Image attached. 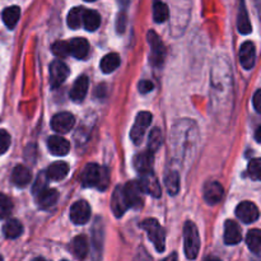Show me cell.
Returning <instances> with one entry per match:
<instances>
[{
  "mask_svg": "<svg viewBox=\"0 0 261 261\" xmlns=\"http://www.w3.org/2000/svg\"><path fill=\"white\" fill-rule=\"evenodd\" d=\"M198 129L191 120H182L173 126L172 147L173 154L180 162L189 163L195 154L198 147Z\"/></svg>",
  "mask_w": 261,
  "mask_h": 261,
  "instance_id": "6da1fadb",
  "label": "cell"
},
{
  "mask_svg": "<svg viewBox=\"0 0 261 261\" xmlns=\"http://www.w3.org/2000/svg\"><path fill=\"white\" fill-rule=\"evenodd\" d=\"M212 83H213V98L214 102L222 103L228 99L231 103L233 102V78L229 65L227 64L226 59L216 61L212 71Z\"/></svg>",
  "mask_w": 261,
  "mask_h": 261,
  "instance_id": "7a4b0ae2",
  "label": "cell"
},
{
  "mask_svg": "<svg viewBox=\"0 0 261 261\" xmlns=\"http://www.w3.org/2000/svg\"><path fill=\"white\" fill-rule=\"evenodd\" d=\"M81 181L84 188H94L103 191L109 186V171L96 163H89L82 171Z\"/></svg>",
  "mask_w": 261,
  "mask_h": 261,
  "instance_id": "3957f363",
  "label": "cell"
},
{
  "mask_svg": "<svg viewBox=\"0 0 261 261\" xmlns=\"http://www.w3.org/2000/svg\"><path fill=\"white\" fill-rule=\"evenodd\" d=\"M184 244L186 257L189 260H195L200 250V237L193 222H186L184 227Z\"/></svg>",
  "mask_w": 261,
  "mask_h": 261,
  "instance_id": "277c9868",
  "label": "cell"
},
{
  "mask_svg": "<svg viewBox=\"0 0 261 261\" xmlns=\"http://www.w3.org/2000/svg\"><path fill=\"white\" fill-rule=\"evenodd\" d=\"M140 227L144 229L145 232L148 233V237L152 241V244L154 245L155 250L158 252H163L165 251L166 247V233L163 227L158 223L157 219H145L140 223Z\"/></svg>",
  "mask_w": 261,
  "mask_h": 261,
  "instance_id": "5b68a950",
  "label": "cell"
},
{
  "mask_svg": "<svg viewBox=\"0 0 261 261\" xmlns=\"http://www.w3.org/2000/svg\"><path fill=\"white\" fill-rule=\"evenodd\" d=\"M148 43L150 46V55L149 60L150 64L155 68H160L162 66L163 61H165L166 56V47L163 45L162 40L160 38V36L154 32V31H149L148 32Z\"/></svg>",
  "mask_w": 261,
  "mask_h": 261,
  "instance_id": "8992f818",
  "label": "cell"
},
{
  "mask_svg": "<svg viewBox=\"0 0 261 261\" xmlns=\"http://www.w3.org/2000/svg\"><path fill=\"white\" fill-rule=\"evenodd\" d=\"M150 122H152V114L150 112L142 111L138 114L134 125L132 127V132H130V138H132V140L135 144H140L142 143L145 132H147Z\"/></svg>",
  "mask_w": 261,
  "mask_h": 261,
  "instance_id": "52a82bcc",
  "label": "cell"
},
{
  "mask_svg": "<svg viewBox=\"0 0 261 261\" xmlns=\"http://www.w3.org/2000/svg\"><path fill=\"white\" fill-rule=\"evenodd\" d=\"M125 200L129 208H140L143 204V190L138 181H130L126 185L122 186Z\"/></svg>",
  "mask_w": 261,
  "mask_h": 261,
  "instance_id": "ba28073f",
  "label": "cell"
},
{
  "mask_svg": "<svg viewBox=\"0 0 261 261\" xmlns=\"http://www.w3.org/2000/svg\"><path fill=\"white\" fill-rule=\"evenodd\" d=\"M236 216L244 223H254L259 219V208L251 201H244L236 208Z\"/></svg>",
  "mask_w": 261,
  "mask_h": 261,
  "instance_id": "9c48e42d",
  "label": "cell"
},
{
  "mask_svg": "<svg viewBox=\"0 0 261 261\" xmlns=\"http://www.w3.org/2000/svg\"><path fill=\"white\" fill-rule=\"evenodd\" d=\"M68 75L69 69L68 66L65 65V63H63L61 60H54L53 63L50 64L51 88H58V87H60Z\"/></svg>",
  "mask_w": 261,
  "mask_h": 261,
  "instance_id": "30bf717a",
  "label": "cell"
},
{
  "mask_svg": "<svg viewBox=\"0 0 261 261\" xmlns=\"http://www.w3.org/2000/svg\"><path fill=\"white\" fill-rule=\"evenodd\" d=\"M91 218V206L87 201L79 200L70 208V219L75 224H86Z\"/></svg>",
  "mask_w": 261,
  "mask_h": 261,
  "instance_id": "8fae6325",
  "label": "cell"
},
{
  "mask_svg": "<svg viewBox=\"0 0 261 261\" xmlns=\"http://www.w3.org/2000/svg\"><path fill=\"white\" fill-rule=\"evenodd\" d=\"M92 249H93V261H101L102 249H103V226L101 219L94 222L92 229Z\"/></svg>",
  "mask_w": 261,
  "mask_h": 261,
  "instance_id": "7c38bea8",
  "label": "cell"
},
{
  "mask_svg": "<svg viewBox=\"0 0 261 261\" xmlns=\"http://www.w3.org/2000/svg\"><path fill=\"white\" fill-rule=\"evenodd\" d=\"M142 188L143 193L149 194L153 198H160L161 196V186L160 182H158L157 177L153 172H147L140 175V180L138 181Z\"/></svg>",
  "mask_w": 261,
  "mask_h": 261,
  "instance_id": "4fadbf2b",
  "label": "cell"
},
{
  "mask_svg": "<svg viewBox=\"0 0 261 261\" xmlns=\"http://www.w3.org/2000/svg\"><path fill=\"white\" fill-rule=\"evenodd\" d=\"M255 61H256V48L254 42L246 41L240 47V63L244 69L251 70L255 66Z\"/></svg>",
  "mask_w": 261,
  "mask_h": 261,
  "instance_id": "5bb4252c",
  "label": "cell"
},
{
  "mask_svg": "<svg viewBox=\"0 0 261 261\" xmlns=\"http://www.w3.org/2000/svg\"><path fill=\"white\" fill-rule=\"evenodd\" d=\"M74 124H75V119L69 112H60V114L55 115L51 120V127L60 134H66V133L70 132Z\"/></svg>",
  "mask_w": 261,
  "mask_h": 261,
  "instance_id": "9a60e30c",
  "label": "cell"
},
{
  "mask_svg": "<svg viewBox=\"0 0 261 261\" xmlns=\"http://www.w3.org/2000/svg\"><path fill=\"white\" fill-rule=\"evenodd\" d=\"M223 198V186L219 182H208L204 188V199L211 205H216Z\"/></svg>",
  "mask_w": 261,
  "mask_h": 261,
  "instance_id": "2e32d148",
  "label": "cell"
},
{
  "mask_svg": "<svg viewBox=\"0 0 261 261\" xmlns=\"http://www.w3.org/2000/svg\"><path fill=\"white\" fill-rule=\"evenodd\" d=\"M153 162H154V158H153V153L150 152H144L137 154L134 157V168L143 175V173L147 172H153Z\"/></svg>",
  "mask_w": 261,
  "mask_h": 261,
  "instance_id": "e0dca14e",
  "label": "cell"
},
{
  "mask_svg": "<svg viewBox=\"0 0 261 261\" xmlns=\"http://www.w3.org/2000/svg\"><path fill=\"white\" fill-rule=\"evenodd\" d=\"M47 148L54 155H65L70 150V144L64 138L53 135L47 139Z\"/></svg>",
  "mask_w": 261,
  "mask_h": 261,
  "instance_id": "ac0fdd59",
  "label": "cell"
},
{
  "mask_svg": "<svg viewBox=\"0 0 261 261\" xmlns=\"http://www.w3.org/2000/svg\"><path fill=\"white\" fill-rule=\"evenodd\" d=\"M111 208L112 212H114L115 217H122V214L126 212V209L129 208L126 204V200H125L124 193H122V186H117L115 189L114 194H112L111 199Z\"/></svg>",
  "mask_w": 261,
  "mask_h": 261,
  "instance_id": "d6986e66",
  "label": "cell"
},
{
  "mask_svg": "<svg viewBox=\"0 0 261 261\" xmlns=\"http://www.w3.org/2000/svg\"><path fill=\"white\" fill-rule=\"evenodd\" d=\"M242 240L241 229L234 221H226L224 224V242L226 245H237Z\"/></svg>",
  "mask_w": 261,
  "mask_h": 261,
  "instance_id": "ffe728a7",
  "label": "cell"
},
{
  "mask_svg": "<svg viewBox=\"0 0 261 261\" xmlns=\"http://www.w3.org/2000/svg\"><path fill=\"white\" fill-rule=\"evenodd\" d=\"M237 28L242 35H249L252 31V25L250 23L247 9L245 7V0H239V13H237Z\"/></svg>",
  "mask_w": 261,
  "mask_h": 261,
  "instance_id": "44dd1931",
  "label": "cell"
},
{
  "mask_svg": "<svg viewBox=\"0 0 261 261\" xmlns=\"http://www.w3.org/2000/svg\"><path fill=\"white\" fill-rule=\"evenodd\" d=\"M89 43L86 38L76 37L69 42V54L75 59H84L88 54Z\"/></svg>",
  "mask_w": 261,
  "mask_h": 261,
  "instance_id": "7402d4cb",
  "label": "cell"
},
{
  "mask_svg": "<svg viewBox=\"0 0 261 261\" xmlns=\"http://www.w3.org/2000/svg\"><path fill=\"white\" fill-rule=\"evenodd\" d=\"M32 180V173L27 167L18 165L12 172V181L17 188H25Z\"/></svg>",
  "mask_w": 261,
  "mask_h": 261,
  "instance_id": "603a6c76",
  "label": "cell"
},
{
  "mask_svg": "<svg viewBox=\"0 0 261 261\" xmlns=\"http://www.w3.org/2000/svg\"><path fill=\"white\" fill-rule=\"evenodd\" d=\"M89 87V79L86 75H81L74 83L73 88L70 91V98L75 102L83 101L86 97L87 92H88Z\"/></svg>",
  "mask_w": 261,
  "mask_h": 261,
  "instance_id": "cb8c5ba5",
  "label": "cell"
},
{
  "mask_svg": "<svg viewBox=\"0 0 261 261\" xmlns=\"http://www.w3.org/2000/svg\"><path fill=\"white\" fill-rule=\"evenodd\" d=\"M59 193L54 189H45L37 195V204L40 208L48 209L58 203Z\"/></svg>",
  "mask_w": 261,
  "mask_h": 261,
  "instance_id": "d4e9b609",
  "label": "cell"
},
{
  "mask_svg": "<svg viewBox=\"0 0 261 261\" xmlns=\"http://www.w3.org/2000/svg\"><path fill=\"white\" fill-rule=\"evenodd\" d=\"M69 173V165L65 162H55L47 168L46 171V176L47 178L54 181H60L68 176Z\"/></svg>",
  "mask_w": 261,
  "mask_h": 261,
  "instance_id": "484cf974",
  "label": "cell"
},
{
  "mask_svg": "<svg viewBox=\"0 0 261 261\" xmlns=\"http://www.w3.org/2000/svg\"><path fill=\"white\" fill-rule=\"evenodd\" d=\"M82 23H83L87 31L93 32V31L98 30L99 24H101V17H99L96 10H84Z\"/></svg>",
  "mask_w": 261,
  "mask_h": 261,
  "instance_id": "4316f807",
  "label": "cell"
},
{
  "mask_svg": "<svg viewBox=\"0 0 261 261\" xmlns=\"http://www.w3.org/2000/svg\"><path fill=\"white\" fill-rule=\"evenodd\" d=\"M2 17H3V22H4V24L7 25L9 30H13V28L15 27V24L18 23V20H19V17H20L19 7L13 5V7L7 8V9L3 10Z\"/></svg>",
  "mask_w": 261,
  "mask_h": 261,
  "instance_id": "83f0119b",
  "label": "cell"
},
{
  "mask_svg": "<svg viewBox=\"0 0 261 261\" xmlns=\"http://www.w3.org/2000/svg\"><path fill=\"white\" fill-rule=\"evenodd\" d=\"M71 252L79 260H83L88 254V241L84 236H78L71 242Z\"/></svg>",
  "mask_w": 261,
  "mask_h": 261,
  "instance_id": "f1b7e54d",
  "label": "cell"
},
{
  "mask_svg": "<svg viewBox=\"0 0 261 261\" xmlns=\"http://www.w3.org/2000/svg\"><path fill=\"white\" fill-rule=\"evenodd\" d=\"M23 232V226L17 219H9L7 223L3 226V233L7 239L14 240L19 237Z\"/></svg>",
  "mask_w": 261,
  "mask_h": 261,
  "instance_id": "f546056e",
  "label": "cell"
},
{
  "mask_svg": "<svg viewBox=\"0 0 261 261\" xmlns=\"http://www.w3.org/2000/svg\"><path fill=\"white\" fill-rule=\"evenodd\" d=\"M120 65V56L117 54L111 53L107 54L106 56H103L101 60V70L105 74L112 73L117 66Z\"/></svg>",
  "mask_w": 261,
  "mask_h": 261,
  "instance_id": "4dcf8cb0",
  "label": "cell"
},
{
  "mask_svg": "<svg viewBox=\"0 0 261 261\" xmlns=\"http://www.w3.org/2000/svg\"><path fill=\"white\" fill-rule=\"evenodd\" d=\"M170 10L168 7L161 0H154L153 3V18L157 23H163L168 19Z\"/></svg>",
  "mask_w": 261,
  "mask_h": 261,
  "instance_id": "1f68e13d",
  "label": "cell"
},
{
  "mask_svg": "<svg viewBox=\"0 0 261 261\" xmlns=\"http://www.w3.org/2000/svg\"><path fill=\"white\" fill-rule=\"evenodd\" d=\"M247 247L254 252L255 255H260L261 251V233L259 229H251L246 237Z\"/></svg>",
  "mask_w": 261,
  "mask_h": 261,
  "instance_id": "d6a6232c",
  "label": "cell"
},
{
  "mask_svg": "<svg viewBox=\"0 0 261 261\" xmlns=\"http://www.w3.org/2000/svg\"><path fill=\"white\" fill-rule=\"evenodd\" d=\"M165 184L168 194L175 196L180 190V176H178V172H176V171L168 172L165 177Z\"/></svg>",
  "mask_w": 261,
  "mask_h": 261,
  "instance_id": "836d02e7",
  "label": "cell"
},
{
  "mask_svg": "<svg viewBox=\"0 0 261 261\" xmlns=\"http://www.w3.org/2000/svg\"><path fill=\"white\" fill-rule=\"evenodd\" d=\"M162 142H163L162 130L158 129V127H154V129L150 132L149 138H148V152L154 154V153L160 149L161 145H162Z\"/></svg>",
  "mask_w": 261,
  "mask_h": 261,
  "instance_id": "e575fe53",
  "label": "cell"
},
{
  "mask_svg": "<svg viewBox=\"0 0 261 261\" xmlns=\"http://www.w3.org/2000/svg\"><path fill=\"white\" fill-rule=\"evenodd\" d=\"M83 13H84V9L81 7L73 8V9L69 12L66 22H68V25L71 28V30H78V28L81 27Z\"/></svg>",
  "mask_w": 261,
  "mask_h": 261,
  "instance_id": "d590c367",
  "label": "cell"
},
{
  "mask_svg": "<svg viewBox=\"0 0 261 261\" xmlns=\"http://www.w3.org/2000/svg\"><path fill=\"white\" fill-rule=\"evenodd\" d=\"M13 203L9 196L0 194V219H5L12 214Z\"/></svg>",
  "mask_w": 261,
  "mask_h": 261,
  "instance_id": "8d00e7d4",
  "label": "cell"
},
{
  "mask_svg": "<svg viewBox=\"0 0 261 261\" xmlns=\"http://www.w3.org/2000/svg\"><path fill=\"white\" fill-rule=\"evenodd\" d=\"M247 172L249 176L255 181H259L261 177V162L259 158H255L251 160L249 163V167H247Z\"/></svg>",
  "mask_w": 261,
  "mask_h": 261,
  "instance_id": "74e56055",
  "label": "cell"
},
{
  "mask_svg": "<svg viewBox=\"0 0 261 261\" xmlns=\"http://www.w3.org/2000/svg\"><path fill=\"white\" fill-rule=\"evenodd\" d=\"M54 55H56L58 58H66L69 55V42L66 41H58L53 45L51 47Z\"/></svg>",
  "mask_w": 261,
  "mask_h": 261,
  "instance_id": "f35d334b",
  "label": "cell"
},
{
  "mask_svg": "<svg viewBox=\"0 0 261 261\" xmlns=\"http://www.w3.org/2000/svg\"><path fill=\"white\" fill-rule=\"evenodd\" d=\"M47 180L48 178H47V176H46V172H42L38 175L37 180H36L35 185H33V189H32V191L35 195H38L41 191H43L45 189H47Z\"/></svg>",
  "mask_w": 261,
  "mask_h": 261,
  "instance_id": "ab89813d",
  "label": "cell"
},
{
  "mask_svg": "<svg viewBox=\"0 0 261 261\" xmlns=\"http://www.w3.org/2000/svg\"><path fill=\"white\" fill-rule=\"evenodd\" d=\"M10 142H12V139H10L9 133L4 129L0 130V155L4 154L9 149Z\"/></svg>",
  "mask_w": 261,
  "mask_h": 261,
  "instance_id": "60d3db41",
  "label": "cell"
},
{
  "mask_svg": "<svg viewBox=\"0 0 261 261\" xmlns=\"http://www.w3.org/2000/svg\"><path fill=\"white\" fill-rule=\"evenodd\" d=\"M153 83L150 81H142L139 84H138V89H139V92L142 94H145L148 93V92H150L153 89Z\"/></svg>",
  "mask_w": 261,
  "mask_h": 261,
  "instance_id": "b9f144b4",
  "label": "cell"
},
{
  "mask_svg": "<svg viewBox=\"0 0 261 261\" xmlns=\"http://www.w3.org/2000/svg\"><path fill=\"white\" fill-rule=\"evenodd\" d=\"M125 25H126V17H125L124 13L117 17V22H116V28H117V32L122 33L125 31Z\"/></svg>",
  "mask_w": 261,
  "mask_h": 261,
  "instance_id": "7bdbcfd3",
  "label": "cell"
},
{
  "mask_svg": "<svg viewBox=\"0 0 261 261\" xmlns=\"http://www.w3.org/2000/svg\"><path fill=\"white\" fill-rule=\"evenodd\" d=\"M252 103H254V107L255 110H256V112H261V91L255 92L254 94V98H252Z\"/></svg>",
  "mask_w": 261,
  "mask_h": 261,
  "instance_id": "ee69618b",
  "label": "cell"
},
{
  "mask_svg": "<svg viewBox=\"0 0 261 261\" xmlns=\"http://www.w3.org/2000/svg\"><path fill=\"white\" fill-rule=\"evenodd\" d=\"M134 261H150V257H148V255H145V252L143 251L142 255H138Z\"/></svg>",
  "mask_w": 261,
  "mask_h": 261,
  "instance_id": "f6af8a7d",
  "label": "cell"
},
{
  "mask_svg": "<svg viewBox=\"0 0 261 261\" xmlns=\"http://www.w3.org/2000/svg\"><path fill=\"white\" fill-rule=\"evenodd\" d=\"M162 261H177V255L172 254V255H170L168 257H166V259H163Z\"/></svg>",
  "mask_w": 261,
  "mask_h": 261,
  "instance_id": "bcb514c9",
  "label": "cell"
},
{
  "mask_svg": "<svg viewBox=\"0 0 261 261\" xmlns=\"http://www.w3.org/2000/svg\"><path fill=\"white\" fill-rule=\"evenodd\" d=\"M260 133H261V129H260V127H257L256 134H255V137H256V142H257V143L261 142V139H260Z\"/></svg>",
  "mask_w": 261,
  "mask_h": 261,
  "instance_id": "7dc6e473",
  "label": "cell"
},
{
  "mask_svg": "<svg viewBox=\"0 0 261 261\" xmlns=\"http://www.w3.org/2000/svg\"><path fill=\"white\" fill-rule=\"evenodd\" d=\"M204 261H222V260L218 259V257H216V256H208Z\"/></svg>",
  "mask_w": 261,
  "mask_h": 261,
  "instance_id": "c3c4849f",
  "label": "cell"
},
{
  "mask_svg": "<svg viewBox=\"0 0 261 261\" xmlns=\"http://www.w3.org/2000/svg\"><path fill=\"white\" fill-rule=\"evenodd\" d=\"M32 261H46V260H43L42 257H37V259H33Z\"/></svg>",
  "mask_w": 261,
  "mask_h": 261,
  "instance_id": "681fc988",
  "label": "cell"
},
{
  "mask_svg": "<svg viewBox=\"0 0 261 261\" xmlns=\"http://www.w3.org/2000/svg\"><path fill=\"white\" fill-rule=\"evenodd\" d=\"M86 2H96V0H86Z\"/></svg>",
  "mask_w": 261,
  "mask_h": 261,
  "instance_id": "f907efd6",
  "label": "cell"
},
{
  "mask_svg": "<svg viewBox=\"0 0 261 261\" xmlns=\"http://www.w3.org/2000/svg\"><path fill=\"white\" fill-rule=\"evenodd\" d=\"M0 261H3V257L2 256H0Z\"/></svg>",
  "mask_w": 261,
  "mask_h": 261,
  "instance_id": "816d5d0a",
  "label": "cell"
},
{
  "mask_svg": "<svg viewBox=\"0 0 261 261\" xmlns=\"http://www.w3.org/2000/svg\"><path fill=\"white\" fill-rule=\"evenodd\" d=\"M64 261H66V260H64Z\"/></svg>",
  "mask_w": 261,
  "mask_h": 261,
  "instance_id": "f5cc1de1",
  "label": "cell"
}]
</instances>
